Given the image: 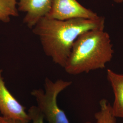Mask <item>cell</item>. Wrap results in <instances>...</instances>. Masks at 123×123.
<instances>
[{
    "label": "cell",
    "mask_w": 123,
    "mask_h": 123,
    "mask_svg": "<svg viewBox=\"0 0 123 123\" xmlns=\"http://www.w3.org/2000/svg\"><path fill=\"white\" fill-rule=\"evenodd\" d=\"M18 0H0V21L8 23L12 17L19 16Z\"/></svg>",
    "instance_id": "9c48e42d"
},
{
    "label": "cell",
    "mask_w": 123,
    "mask_h": 123,
    "mask_svg": "<svg viewBox=\"0 0 123 123\" xmlns=\"http://www.w3.org/2000/svg\"><path fill=\"white\" fill-rule=\"evenodd\" d=\"M105 27V18L101 16L95 19L74 18L65 21L44 17L32 30L39 37L45 54L64 68L79 36L91 30H104Z\"/></svg>",
    "instance_id": "6da1fadb"
},
{
    "label": "cell",
    "mask_w": 123,
    "mask_h": 123,
    "mask_svg": "<svg viewBox=\"0 0 123 123\" xmlns=\"http://www.w3.org/2000/svg\"><path fill=\"white\" fill-rule=\"evenodd\" d=\"M0 123H25L20 120L5 117L0 114Z\"/></svg>",
    "instance_id": "8fae6325"
},
{
    "label": "cell",
    "mask_w": 123,
    "mask_h": 123,
    "mask_svg": "<svg viewBox=\"0 0 123 123\" xmlns=\"http://www.w3.org/2000/svg\"><path fill=\"white\" fill-rule=\"evenodd\" d=\"M99 16L84 7L77 0H52L51 9L45 17L60 21L74 18L95 19Z\"/></svg>",
    "instance_id": "277c9868"
},
{
    "label": "cell",
    "mask_w": 123,
    "mask_h": 123,
    "mask_svg": "<svg viewBox=\"0 0 123 123\" xmlns=\"http://www.w3.org/2000/svg\"><path fill=\"white\" fill-rule=\"evenodd\" d=\"M115 2L117 3H123V0H113Z\"/></svg>",
    "instance_id": "7c38bea8"
},
{
    "label": "cell",
    "mask_w": 123,
    "mask_h": 123,
    "mask_svg": "<svg viewBox=\"0 0 123 123\" xmlns=\"http://www.w3.org/2000/svg\"><path fill=\"white\" fill-rule=\"evenodd\" d=\"M31 123H44V116L36 106H32L28 111Z\"/></svg>",
    "instance_id": "30bf717a"
},
{
    "label": "cell",
    "mask_w": 123,
    "mask_h": 123,
    "mask_svg": "<svg viewBox=\"0 0 123 123\" xmlns=\"http://www.w3.org/2000/svg\"><path fill=\"white\" fill-rule=\"evenodd\" d=\"M107 77L114 93V102L111 105L113 114L116 118H123V74L108 69Z\"/></svg>",
    "instance_id": "52a82bcc"
},
{
    "label": "cell",
    "mask_w": 123,
    "mask_h": 123,
    "mask_svg": "<svg viewBox=\"0 0 123 123\" xmlns=\"http://www.w3.org/2000/svg\"><path fill=\"white\" fill-rule=\"evenodd\" d=\"M114 54L110 35L104 30L87 31L75 41L64 68L71 75L103 69Z\"/></svg>",
    "instance_id": "7a4b0ae2"
},
{
    "label": "cell",
    "mask_w": 123,
    "mask_h": 123,
    "mask_svg": "<svg viewBox=\"0 0 123 123\" xmlns=\"http://www.w3.org/2000/svg\"><path fill=\"white\" fill-rule=\"evenodd\" d=\"M99 106V110L94 114L95 123H116V118L113 114L110 103L106 99H102Z\"/></svg>",
    "instance_id": "ba28073f"
},
{
    "label": "cell",
    "mask_w": 123,
    "mask_h": 123,
    "mask_svg": "<svg viewBox=\"0 0 123 123\" xmlns=\"http://www.w3.org/2000/svg\"><path fill=\"white\" fill-rule=\"evenodd\" d=\"M72 84L71 81L58 79L55 82L46 78L44 89H33L31 94L35 98L37 107L48 123H70L64 112L58 107V95ZM84 123H92L86 122Z\"/></svg>",
    "instance_id": "3957f363"
},
{
    "label": "cell",
    "mask_w": 123,
    "mask_h": 123,
    "mask_svg": "<svg viewBox=\"0 0 123 123\" xmlns=\"http://www.w3.org/2000/svg\"><path fill=\"white\" fill-rule=\"evenodd\" d=\"M52 2V0H18V11L25 13L23 23L32 29L41 19L47 16Z\"/></svg>",
    "instance_id": "8992f818"
},
{
    "label": "cell",
    "mask_w": 123,
    "mask_h": 123,
    "mask_svg": "<svg viewBox=\"0 0 123 123\" xmlns=\"http://www.w3.org/2000/svg\"><path fill=\"white\" fill-rule=\"evenodd\" d=\"M0 69V114L5 117L20 120L25 123L30 121L26 108L14 97L6 86Z\"/></svg>",
    "instance_id": "5b68a950"
}]
</instances>
